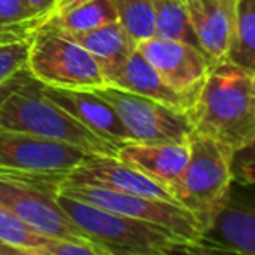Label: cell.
I'll return each mask as SVG.
<instances>
[{"mask_svg":"<svg viewBox=\"0 0 255 255\" xmlns=\"http://www.w3.org/2000/svg\"><path fill=\"white\" fill-rule=\"evenodd\" d=\"M192 131L201 133L229 149L255 143V72L217 61L203 81L189 109Z\"/></svg>","mask_w":255,"mask_h":255,"instance_id":"obj_1","label":"cell"},{"mask_svg":"<svg viewBox=\"0 0 255 255\" xmlns=\"http://www.w3.org/2000/svg\"><path fill=\"white\" fill-rule=\"evenodd\" d=\"M56 199L68 219L86 238L103 248L107 255H163L173 252L205 254L199 243L184 240L163 226L110 212L60 192H56Z\"/></svg>","mask_w":255,"mask_h":255,"instance_id":"obj_2","label":"cell"},{"mask_svg":"<svg viewBox=\"0 0 255 255\" xmlns=\"http://www.w3.org/2000/svg\"><path fill=\"white\" fill-rule=\"evenodd\" d=\"M0 129H12L79 147L89 154L116 156L117 147L96 136L67 110L42 95V86L23 72L0 96Z\"/></svg>","mask_w":255,"mask_h":255,"instance_id":"obj_3","label":"cell"},{"mask_svg":"<svg viewBox=\"0 0 255 255\" xmlns=\"http://www.w3.org/2000/svg\"><path fill=\"white\" fill-rule=\"evenodd\" d=\"M231 157L233 149L219 140L196 131L189 136V161L173 194L194 215L201 234L210 227L233 187Z\"/></svg>","mask_w":255,"mask_h":255,"instance_id":"obj_4","label":"cell"},{"mask_svg":"<svg viewBox=\"0 0 255 255\" xmlns=\"http://www.w3.org/2000/svg\"><path fill=\"white\" fill-rule=\"evenodd\" d=\"M26 72L46 88L93 91L107 86L98 61L82 46L49 26H39L30 35Z\"/></svg>","mask_w":255,"mask_h":255,"instance_id":"obj_5","label":"cell"},{"mask_svg":"<svg viewBox=\"0 0 255 255\" xmlns=\"http://www.w3.org/2000/svg\"><path fill=\"white\" fill-rule=\"evenodd\" d=\"M91 156L79 147L12 129H0V173L42 178L56 185L63 175ZM56 189V187H54Z\"/></svg>","mask_w":255,"mask_h":255,"instance_id":"obj_6","label":"cell"},{"mask_svg":"<svg viewBox=\"0 0 255 255\" xmlns=\"http://www.w3.org/2000/svg\"><path fill=\"white\" fill-rule=\"evenodd\" d=\"M93 91L114 107L131 142L177 143L191 136L192 121L189 110L175 109L114 86H103Z\"/></svg>","mask_w":255,"mask_h":255,"instance_id":"obj_7","label":"cell"},{"mask_svg":"<svg viewBox=\"0 0 255 255\" xmlns=\"http://www.w3.org/2000/svg\"><path fill=\"white\" fill-rule=\"evenodd\" d=\"M56 192L68 196V198L91 203L110 212L163 226L192 243H199V238H201L198 220L180 203L131 194V192H119L112 189L96 187V185H58Z\"/></svg>","mask_w":255,"mask_h":255,"instance_id":"obj_8","label":"cell"},{"mask_svg":"<svg viewBox=\"0 0 255 255\" xmlns=\"http://www.w3.org/2000/svg\"><path fill=\"white\" fill-rule=\"evenodd\" d=\"M0 203L42 236L86 238L60 206L54 185L40 178L0 173Z\"/></svg>","mask_w":255,"mask_h":255,"instance_id":"obj_9","label":"cell"},{"mask_svg":"<svg viewBox=\"0 0 255 255\" xmlns=\"http://www.w3.org/2000/svg\"><path fill=\"white\" fill-rule=\"evenodd\" d=\"M136 49L157 70L163 81L194 103L213 61L201 47L184 40L150 37L136 44Z\"/></svg>","mask_w":255,"mask_h":255,"instance_id":"obj_10","label":"cell"},{"mask_svg":"<svg viewBox=\"0 0 255 255\" xmlns=\"http://www.w3.org/2000/svg\"><path fill=\"white\" fill-rule=\"evenodd\" d=\"M58 185H96V187L112 189L119 192H131V194L178 203L170 189L121 161L117 156L91 154L79 166L63 175L54 187Z\"/></svg>","mask_w":255,"mask_h":255,"instance_id":"obj_11","label":"cell"},{"mask_svg":"<svg viewBox=\"0 0 255 255\" xmlns=\"http://www.w3.org/2000/svg\"><path fill=\"white\" fill-rule=\"evenodd\" d=\"M42 95L67 110L75 121L89 131L119 149L123 143L131 142L123 121L114 107L91 89H58L42 86Z\"/></svg>","mask_w":255,"mask_h":255,"instance_id":"obj_12","label":"cell"},{"mask_svg":"<svg viewBox=\"0 0 255 255\" xmlns=\"http://www.w3.org/2000/svg\"><path fill=\"white\" fill-rule=\"evenodd\" d=\"M205 254L231 252L240 255H255V212L250 201H240L229 191L226 203L213 217L210 227L201 234Z\"/></svg>","mask_w":255,"mask_h":255,"instance_id":"obj_13","label":"cell"},{"mask_svg":"<svg viewBox=\"0 0 255 255\" xmlns=\"http://www.w3.org/2000/svg\"><path fill=\"white\" fill-rule=\"evenodd\" d=\"M116 156L173 192L187 166L189 138L177 143L126 142L117 149Z\"/></svg>","mask_w":255,"mask_h":255,"instance_id":"obj_14","label":"cell"},{"mask_svg":"<svg viewBox=\"0 0 255 255\" xmlns=\"http://www.w3.org/2000/svg\"><path fill=\"white\" fill-rule=\"evenodd\" d=\"M105 81L107 86L147 96L175 109L189 110L192 107V100L171 89L138 49L133 51L121 67L109 72L105 75Z\"/></svg>","mask_w":255,"mask_h":255,"instance_id":"obj_15","label":"cell"},{"mask_svg":"<svg viewBox=\"0 0 255 255\" xmlns=\"http://www.w3.org/2000/svg\"><path fill=\"white\" fill-rule=\"evenodd\" d=\"M187 9L199 47L213 63L226 60L234 19V0H191Z\"/></svg>","mask_w":255,"mask_h":255,"instance_id":"obj_16","label":"cell"},{"mask_svg":"<svg viewBox=\"0 0 255 255\" xmlns=\"http://www.w3.org/2000/svg\"><path fill=\"white\" fill-rule=\"evenodd\" d=\"M63 35H67L68 39H72L79 46H82L98 61L100 68L103 72V77L109 72L121 67L124 63V60L136 49V42L123 28V25L119 21L105 23V25L98 26V28L88 30V32L63 33Z\"/></svg>","mask_w":255,"mask_h":255,"instance_id":"obj_17","label":"cell"},{"mask_svg":"<svg viewBox=\"0 0 255 255\" xmlns=\"http://www.w3.org/2000/svg\"><path fill=\"white\" fill-rule=\"evenodd\" d=\"M226 60L255 72V0H234V19Z\"/></svg>","mask_w":255,"mask_h":255,"instance_id":"obj_18","label":"cell"},{"mask_svg":"<svg viewBox=\"0 0 255 255\" xmlns=\"http://www.w3.org/2000/svg\"><path fill=\"white\" fill-rule=\"evenodd\" d=\"M110 21H117L112 0H88L63 14L46 19L40 26H49L61 33H81Z\"/></svg>","mask_w":255,"mask_h":255,"instance_id":"obj_19","label":"cell"},{"mask_svg":"<svg viewBox=\"0 0 255 255\" xmlns=\"http://www.w3.org/2000/svg\"><path fill=\"white\" fill-rule=\"evenodd\" d=\"M150 5L154 11L157 37L184 40L199 47L184 0H150Z\"/></svg>","mask_w":255,"mask_h":255,"instance_id":"obj_20","label":"cell"},{"mask_svg":"<svg viewBox=\"0 0 255 255\" xmlns=\"http://www.w3.org/2000/svg\"><path fill=\"white\" fill-rule=\"evenodd\" d=\"M117 21L136 44L156 35V21L150 0H112Z\"/></svg>","mask_w":255,"mask_h":255,"instance_id":"obj_21","label":"cell"},{"mask_svg":"<svg viewBox=\"0 0 255 255\" xmlns=\"http://www.w3.org/2000/svg\"><path fill=\"white\" fill-rule=\"evenodd\" d=\"M47 236L26 227L4 203H0V241L14 247L21 255H39Z\"/></svg>","mask_w":255,"mask_h":255,"instance_id":"obj_22","label":"cell"},{"mask_svg":"<svg viewBox=\"0 0 255 255\" xmlns=\"http://www.w3.org/2000/svg\"><path fill=\"white\" fill-rule=\"evenodd\" d=\"M30 37L0 42V91L26 70Z\"/></svg>","mask_w":255,"mask_h":255,"instance_id":"obj_23","label":"cell"},{"mask_svg":"<svg viewBox=\"0 0 255 255\" xmlns=\"http://www.w3.org/2000/svg\"><path fill=\"white\" fill-rule=\"evenodd\" d=\"M39 26V16L25 0H0V33L14 32L32 35Z\"/></svg>","mask_w":255,"mask_h":255,"instance_id":"obj_24","label":"cell"},{"mask_svg":"<svg viewBox=\"0 0 255 255\" xmlns=\"http://www.w3.org/2000/svg\"><path fill=\"white\" fill-rule=\"evenodd\" d=\"M39 255H107L103 248L88 238H49Z\"/></svg>","mask_w":255,"mask_h":255,"instance_id":"obj_25","label":"cell"},{"mask_svg":"<svg viewBox=\"0 0 255 255\" xmlns=\"http://www.w3.org/2000/svg\"><path fill=\"white\" fill-rule=\"evenodd\" d=\"M254 145H247L243 149L233 150L231 157V175H233V184L250 187L254 185Z\"/></svg>","mask_w":255,"mask_h":255,"instance_id":"obj_26","label":"cell"},{"mask_svg":"<svg viewBox=\"0 0 255 255\" xmlns=\"http://www.w3.org/2000/svg\"><path fill=\"white\" fill-rule=\"evenodd\" d=\"M84 2H88V0H54L53 5L49 7V11H47L46 14H44V18H42V21H40V25H42V23L46 21V19L63 14V12L70 11V9H74L75 5H81V4H84Z\"/></svg>","mask_w":255,"mask_h":255,"instance_id":"obj_27","label":"cell"},{"mask_svg":"<svg viewBox=\"0 0 255 255\" xmlns=\"http://www.w3.org/2000/svg\"><path fill=\"white\" fill-rule=\"evenodd\" d=\"M25 2L28 4V7L32 9V11L35 12L37 16H39V25H40L44 14L49 11V7L53 5L54 0H25ZM37 28H39V26H37Z\"/></svg>","mask_w":255,"mask_h":255,"instance_id":"obj_28","label":"cell"},{"mask_svg":"<svg viewBox=\"0 0 255 255\" xmlns=\"http://www.w3.org/2000/svg\"><path fill=\"white\" fill-rule=\"evenodd\" d=\"M21 37H30V35H23V33H14V32H2V33H0V42H7V40L21 39Z\"/></svg>","mask_w":255,"mask_h":255,"instance_id":"obj_29","label":"cell"},{"mask_svg":"<svg viewBox=\"0 0 255 255\" xmlns=\"http://www.w3.org/2000/svg\"><path fill=\"white\" fill-rule=\"evenodd\" d=\"M16 79H18V77H16ZM16 79H14V81H16ZM14 81H12V82H14ZM12 82H11V84H12ZM11 84H9V86H11ZM9 86H7V88H9ZM7 88H5V89H7ZM5 89H4V91H0V96L4 95V93H5Z\"/></svg>","mask_w":255,"mask_h":255,"instance_id":"obj_30","label":"cell"},{"mask_svg":"<svg viewBox=\"0 0 255 255\" xmlns=\"http://www.w3.org/2000/svg\"><path fill=\"white\" fill-rule=\"evenodd\" d=\"M184 2H185V4H187V2H191V0H184Z\"/></svg>","mask_w":255,"mask_h":255,"instance_id":"obj_31","label":"cell"}]
</instances>
